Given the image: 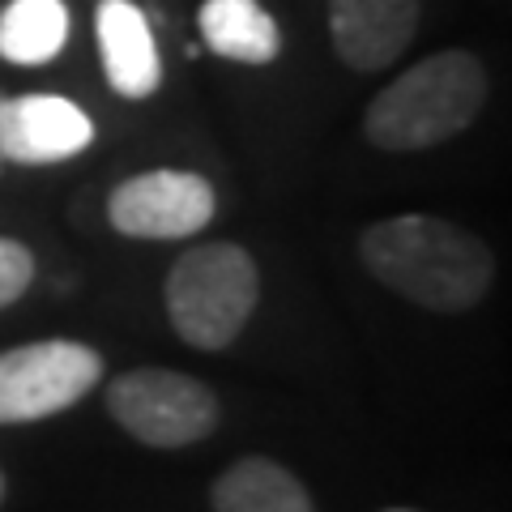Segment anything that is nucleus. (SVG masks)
Wrapping results in <instances>:
<instances>
[{"instance_id":"4","label":"nucleus","mask_w":512,"mask_h":512,"mask_svg":"<svg viewBox=\"0 0 512 512\" xmlns=\"http://www.w3.org/2000/svg\"><path fill=\"white\" fill-rule=\"evenodd\" d=\"M107 410L128 436L150 448H184L218 427V397L197 376L137 367L107 384Z\"/></svg>"},{"instance_id":"6","label":"nucleus","mask_w":512,"mask_h":512,"mask_svg":"<svg viewBox=\"0 0 512 512\" xmlns=\"http://www.w3.org/2000/svg\"><path fill=\"white\" fill-rule=\"evenodd\" d=\"M218 197L192 171H146L107 197L111 227L128 239H188L210 227Z\"/></svg>"},{"instance_id":"5","label":"nucleus","mask_w":512,"mask_h":512,"mask_svg":"<svg viewBox=\"0 0 512 512\" xmlns=\"http://www.w3.org/2000/svg\"><path fill=\"white\" fill-rule=\"evenodd\" d=\"M103 380L99 350L86 342H30L0 355V423H39L77 406Z\"/></svg>"},{"instance_id":"10","label":"nucleus","mask_w":512,"mask_h":512,"mask_svg":"<svg viewBox=\"0 0 512 512\" xmlns=\"http://www.w3.org/2000/svg\"><path fill=\"white\" fill-rule=\"evenodd\" d=\"M197 26L205 47L222 60L269 64L282 52V30L261 0H205Z\"/></svg>"},{"instance_id":"8","label":"nucleus","mask_w":512,"mask_h":512,"mask_svg":"<svg viewBox=\"0 0 512 512\" xmlns=\"http://www.w3.org/2000/svg\"><path fill=\"white\" fill-rule=\"evenodd\" d=\"M423 0H329V35L350 69H389L419 30Z\"/></svg>"},{"instance_id":"9","label":"nucleus","mask_w":512,"mask_h":512,"mask_svg":"<svg viewBox=\"0 0 512 512\" xmlns=\"http://www.w3.org/2000/svg\"><path fill=\"white\" fill-rule=\"evenodd\" d=\"M94 35H99L107 86L120 99L137 103L163 86V60H158L154 30L133 0H103L94 13Z\"/></svg>"},{"instance_id":"3","label":"nucleus","mask_w":512,"mask_h":512,"mask_svg":"<svg viewBox=\"0 0 512 512\" xmlns=\"http://www.w3.org/2000/svg\"><path fill=\"white\" fill-rule=\"evenodd\" d=\"M163 295L171 325L188 346L222 350L244 333L261 282L252 256L239 244H201L171 265Z\"/></svg>"},{"instance_id":"15","label":"nucleus","mask_w":512,"mask_h":512,"mask_svg":"<svg viewBox=\"0 0 512 512\" xmlns=\"http://www.w3.org/2000/svg\"><path fill=\"white\" fill-rule=\"evenodd\" d=\"M389 512H414V508H389Z\"/></svg>"},{"instance_id":"1","label":"nucleus","mask_w":512,"mask_h":512,"mask_svg":"<svg viewBox=\"0 0 512 512\" xmlns=\"http://www.w3.org/2000/svg\"><path fill=\"white\" fill-rule=\"evenodd\" d=\"M359 256L376 282L431 312L474 308L495 278V256L483 239L431 214H397L367 227Z\"/></svg>"},{"instance_id":"11","label":"nucleus","mask_w":512,"mask_h":512,"mask_svg":"<svg viewBox=\"0 0 512 512\" xmlns=\"http://www.w3.org/2000/svg\"><path fill=\"white\" fill-rule=\"evenodd\" d=\"M214 512H316V504L278 461L244 457L214 483Z\"/></svg>"},{"instance_id":"13","label":"nucleus","mask_w":512,"mask_h":512,"mask_svg":"<svg viewBox=\"0 0 512 512\" xmlns=\"http://www.w3.org/2000/svg\"><path fill=\"white\" fill-rule=\"evenodd\" d=\"M35 278V256L18 239H0V308L18 303Z\"/></svg>"},{"instance_id":"14","label":"nucleus","mask_w":512,"mask_h":512,"mask_svg":"<svg viewBox=\"0 0 512 512\" xmlns=\"http://www.w3.org/2000/svg\"><path fill=\"white\" fill-rule=\"evenodd\" d=\"M0 500H5V474H0Z\"/></svg>"},{"instance_id":"12","label":"nucleus","mask_w":512,"mask_h":512,"mask_svg":"<svg viewBox=\"0 0 512 512\" xmlns=\"http://www.w3.org/2000/svg\"><path fill=\"white\" fill-rule=\"evenodd\" d=\"M69 43V9L64 0H9L0 13V56L9 64H47Z\"/></svg>"},{"instance_id":"2","label":"nucleus","mask_w":512,"mask_h":512,"mask_svg":"<svg viewBox=\"0 0 512 512\" xmlns=\"http://www.w3.org/2000/svg\"><path fill=\"white\" fill-rule=\"evenodd\" d=\"M487 103V69L470 52H436L393 77L372 103L363 128L380 150H427L470 128Z\"/></svg>"},{"instance_id":"7","label":"nucleus","mask_w":512,"mask_h":512,"mask_svg":"<svg viewBox=\"0 0 512 512\" xmlns=\"http://www.w3.org/2000/svg\"><path fill=\"white\" fill-rule=\"evenodd\" d=\"M94 141V120L60 94L0 99V158L22 167H47L82 154Z\"/></svg>"}]
</instances>
